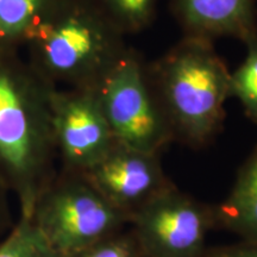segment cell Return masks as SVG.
<instances>
[{"label":"cell","instance_id":"obj_1","mask_svg":"<svg viewBox=\"0 0 257 257\" xmlns=\"http://www.w3.org/2000/svg\"><path fill=\"white\" fill-rule=\"evenodd\" d=\"M56 88L19 51H0V184L17 198L21 218L56 175L51 94Z\"/></svg>","mask_w":257,"mask_h":257},{"label":"cell","instance_id":"obj_2","mask_svg":"<svg viewBox=\"0 0 257 257\" xmlns=\"http://www.w3.org/2000/svg\"><path fill=\"white\" fill-rule=\"evenodd\" d=\"M146 72L174 142L193 149L212 143L223 130L231 74L213 42L184 36Z\"/></svg>","mask_w":257,"mask_h":257},{"label":"cell","instance_id":"obj_3","mask_svg":"<svg viewBox=\"0 0 257 257\" xmlns=\"http://www.w3.org/2000/svg\"><path fill=\"white\" fill-rule=\"evenodd\" d=\"M92 0H63L25 44L28 62L47 81L96 89L130 48Z\"/></svg>","mask_w":257,"mask_h":257},{"label":"cell","instance_id":"obj_4","mask_svg":"<svg viewBox=\"0 0 257 257\" xmlns=\"http://www.w3.org/2000/svg\"><path fill=\"white\" fill-rule=\"evenodd\" d=\"M31 219L61 257L87 248L130 224V218L115 208L85 173L62 168L42 192Z\"/></svg>","mask_w":257,"mask_h":257},{"label":"cell","instance_id":"obj_5","mask_svg":"<svg viewBox=\"0 0 257 257\" xmlns=\"http://www.w3.org/2000/svg\"><path fill=\"white\" fill-rule=\"evenodd\" d=\"M96 92L117 143L159 155L174 143L136 50L128 49Z\"/></svg>","mask_w":257,"mask_h":257},{"label":"cell","instance_id":"obj_6","mask_svg":"<svg viewBox=\"0 0 257 257\" xmlns=\"http://www.w3.org/2000/svg\"><path fill=\"white\" fill-rule=\"evenodd\" d=\"M128 229L143 257H204L207 234L217 229L214 205L173 185L138 210Z\"/></svg>","mask_w":257,"mask_h":257},{"label":"cell","instance_id":"obj_7","mask_svg":"<svg viewBox=\"0 0 257 257\" xmlns=\"http://www.w3.org/2000/svg\"><path fill=\"white\" fill-rule=\"evenodd\" d=\"M51 124L61 168L86 173L111 152L117 141L96 89L55 88Z\"/></svg>","mask_w":257,"mask_h":257},{"label":"cell","instance_id":"obj_8","mask_svg":"<svg viewBox=\"0 0 257 257\" xmlns=\"http://www.w3.org/2000/svg\"><path fill=\"white\" fill-rule=\"evenodd\" d=\"M85 174L130 220L144 205L174 185L166 175L161 155L119 143Z\"/></svg>","mask_w":257,"mask_h":257},{"label":"cell","instance_id":"obj_9","mask_svg":"<svg viewBox=\"0 0 257 257\" xmlns=\"http://www.w3.org/2000/svg\"><path fill=\"white\" fill-rule=\"evenodd\" d=\"M170 10L184 36L245 43L257 35L256 0H170Z\"/></svg>","mask_w":257,"mask_h":257},{"label":"cell","instance_id":"obj_10","mask_svg":"<svg viewBox=\"0 0 257 257\" xmlns=\"http://www.w3.org/2000/svg\"><path fill=\"white\" fill-rule=\"evenodd\" d=\"M217 229L257 242V146L240 167L226 198L214 205Z\"/></svg>","mask_w":257,"mask_h":257},{"label":"cell","instance_id":"obj_11","mask_svg":"<svg viewBox=\"0 0 257 257\" xmlns=\"http://www.w3.org/2000/svg\"><path fill=\"white\" fill-rule=\"evenodd\" d=\"M63 0H0V51H19Z\"/></svg>","mask_w":257,"mask_h":257},{"label":"cell","instance_id":"obj_12","mask_svg":"<svg viewBox=\"0 0 257 257\" xmlns=\"http://www.w3.org/2000/svg\"><path fill=\"white\" fill-rule=\"evenodd\" d=\"M123 34H136L153 23L157 0H92Z\"/></svg>","mask_w":257,"mask_h":257},{"label":"cell","instance_id":"obj_13","mask_svg":"<svg viewBox=\"0 0 257 257\" xmlns=\"http://www.w3.org/2000/svg\"><path fill=\"white\" fill-rule=\"evenodd\" d=\"M246 56L230 74V98H236L244 113L257 124V35L245 42Z\"/></svg>","mask_w":257,"mask_h":257},{"label":"cell","instance_id":"obj_14","mask_svg":"<svg viewBox=\"0 0 257 257\" xmlns=\"http://www.w3.org/2000/svg\"><path fill=\"white\" fill-rule=\"evenodd\" d=\"M0 257H61L31 218H21L0 242Z\"/></svg>","mask_w":257,"mask_h":257},{"label":"cell","instance_id":"obj_15","mask_svg":"<svg viewBox=\"0 0 257 257\" xmlns=\"http://www.w3.org/2000/svg\"><path fill=\"white\" fill-rule=\"evenodd\" d=\"M67 257H143V253L127 226Z\"/></svg>","mask_w":257,"mask_h":257},{"label":"cell","instance_id":"obj_16","mask_svg":"<svg viewBox=\"0 0 257 257\" xmlns=\"http://www.w3.org/2000/svg\"><path fill=\"white\" fill-rule=\"evenodd\" d=\"M204 257H257V242L240 240L227 245L207 246Z\"/></svg>","mask_w":257,"mask_h":257},{"label":"cell","instance_id":"obj_17","mask_svg":"<svg viewBox=\"0 0 257 257\" xmlns=\"http://www.w3.org/2000/svg\"><path fill=\"white\" fill-rule=\"evenodd\" d=\"M9 191L0 184V237L11 226V214L8 204Z\"/></svg>","mask_w":257,"mask_h":257}]
</instances>
